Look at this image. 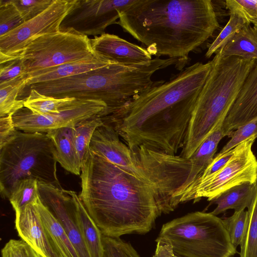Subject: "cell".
I'll list each match as a JSON object with an SVG mask.
<instances>
[{
    "label": "cell",
    "mask_w": 257,
    "mask_h": 257,
    "mask_svg": "<svg viewBox=\"0 0 257 257\" xmlns=\"http://www.w3.org/2000/svg\"><path fill=\"white\" fill-rule=\"evenodd\" d=\"M212 61L197 62L170 80L156 81L110 115L102 117L127 147L176 155L183 148L192 112Z\"/></svg>",
    "instance_id": "1"
},
{
    "label": "cell",
    "mask_w": 257,
    "mask_h": 257,
    "mask_svg": "<svg viewBox=\"0 0 257 257\" xmlns=\"http://www.w3.org/2000/svg\"><path fill=\"white\" fill-rule=\"evenodd\" d=\"M81 172L78 197L103 235L146 234L163 213L164 200L157 186L90 151Z\"/></svg>",
    "instance_id": "2"
},
{
    "label": "cell",
    "mask_w": 257,
    "mask_h": 257,
    "mask_svg": "<svg viewBox=\"0 0 257 257\" xmlns=\"http://www.w3.org/2000/svg\"><path fill=\"white\" fill-rule=\"evenodd\" d=\"M117 24L152 55L179 59L186 58L219 27L210 0H136Z\"/></svg>",
    "instance_id": "3"
},
{
    "label": "cell",
    "mask_w": 257,
    "mask_h": 257,
    "mask_svg": "<svg viewBox=\"0 0 257 257\" xmlns=\"http://www.w3.org/2000/svg\"><path fill=\"white\" fill-rule=\"evenodd\" d=\"M176 63L159 57L137 65L112 63L68 77L30 86L41 94L57 98L97 100L107 107L100 117L115 112L136 95L152 86L157 71Z\"/></svg>",
    "instance_id": "4"
},
{
    "label": "cell",
    "mask_w": 257,
    "mask_h": 257,
    "mask_svg": "<svg viewBox=\"0 0 257 257\" xmlns=\"http://www.w3.org/2000/svg\"><path fill=\"white\" fill-rule=\"evenodd\" d=\"M197 98L180 156L189 159L204 140L222 126L256 60L222 57L218 51Z\"/></svg>",
    "instance_id": "5"
},
{
    "label": "cell",
    "mask_w": 257,
    "mask_h": 257,
    "mask_svg": "<svg viewBox=\"0 0 257 257\" xmlns=\"http://www.w3.org/2000/svg\"><path fill=\"white\" fill-rule=\"evenodd\" d=\"M55 146L46 133L18 130L0 148V192L8 198L16 184L33 179L63 189L57 176Z\"/></svg>",
    "instance_id": "6"
},
{
    "label": "cell",
    "mask_w": 257,
    "mask_h": 257,
    "mask_svg": "<svg viewBox=\"0 0 257 257\" xmlns=\"http://www.w3.org/2000/svg\"><path fill=\"white\" fill-rule=\"evenodd\" d=\"M182 257H232L237 252L223 219L196 211L164 224L158 237Z\"/></svg>",
    "instance_id": "7"
},
{
    "label": "cell",
    "mask_w": 257,
    "mask_h": 257,
    "mask_svg": "<svg viewBox=\"0 0 257 257\" xmlns=\"http://www.w3.org/2000/svg\"><path fill=\"white\" fill-rule=\"evenodd\" d=\"M95 55L87 36L60 31L37 38L25 48L20 56L28 76L39 71Z\"/></svg>",
    "instance_id": "8"
},
{
    "label": "cell",
    "mask_w": 257,
    "mask_h": 257,
    "mask_svg": "<svg viewBox=\"0 0 257 257\" xmlns=\"http://www.w3.org/2000/svg\"><path fill=\"white\" fill-rule=\"evenodd\" d=\"M255 138L242 142L225 166L215 174L204 179H197L179 196V203L198 201L206 198L211 201L226 190L246 183L257 181V159L252 150Z\"/></svg>",
    "instance_id": "9"
},
{
    "label": "cell",
    "mask_w": 257,
    "mask_h": 257,
    "mask_svg": "<svg viewBox=\"0 0 257 257\" xmlns=\"http://www.w3.org/2000/svg\"><path fill=\"white\" fill-rule=\"evenodd\" d=\"M76 0H55L43 13L0 37V64L20 56L37 38L60 31L64 19Z\"/></svg>",
    "instance_id": "10"
},
{
    "label": "cell",
    "mask_w": 257,
    "mask_h": 257,
    "mask_svg": "<svg viewBox=\"0 0 257 257\" xmlns=\"http://www.w3.org/2000/svg\"><path fill=\"white\" fill-rule=\"evenodd\" d=\"M135 1L76 0L62 21L60 30L86 36L101 35L108 26L117 23L120 14Z\"/></svg>",
    "instance_id": "11"
},
{
    "label": "cell",
    "mask_w": 257,
    "mask_h": 257,
    "mask_svg": "<svg viewBox=\"0 0 257 257\" xmlns=\"http://www.w3.org/2000/svg\"><path fill=\"white\" fill-rule=\"evenodd\" d=\"M100 101L77 99L71 105L58 113L39 115L23 107L12 115L16 128L28 133H47L51 130L75 125L95 115L99 116L106 108Z\"/></svg>",
    "instance_id": "12"
},
{
    "label": "cell",
    "mask_w": 257,
    "mask_h": 257,
    "mask_svg": "<svg viewBox=\"0 0 257 257\" xmlns=\"http://www.w3.org/2000/svg\"><path fill=\"white\" fill-rule=\"evenodd\" d=\"M39 198L62 226L79 257H91L77 222L72 198L65 190L38 181Z\"/></svg>",
    "instance_id": "13"
},
{
    "label": "cell",
    "mask_w": 257,
    "mask_h": 257,
    "mask_svg": "<svg viewBox=\"0 0 257 257\" xmlns=\"http://www.w3.org/2000/svg\"><path fill=\"white\" fill-rule=\"evenodd\" d=\"M119 136L113 126L103 122L95 130L89 150L136 177L154 184L148 178L131 149L121 141Z\"/></svg>",
    "instance_id": "14"
},
{
    "label": "cell",
    "mask_w": 257,
    "mask_h": 257,
    "mask_svg": "<svg viewBox=\"0 0 257 257\" xmlns=\"http://www.w3.org/2000/svg\"><path fill=\"white\" fill-rule=\"evenodd\" d=\"M15 227L21 239L40 257H62L35 204L15 212Z\"/></svg>",
    "instance_id": "15"
},
{
    "label": "cell",
    "mask_w": 257,
    "mask_h": 257,
    "mask_svg": "<svg viewBox=\"0 0 257 257\" xmlns=\"http://www.w3.org/2000/svg\"><path fill=\"white\" fill-rule=\"evenodd\" d=\"M257 119V60L244 80L221 126L225 136L239 126Z\"/></svg>",
    "instance_id": "16"
},
{
    "label": "cell",
    "mask_w": 257,
    "mask_h": 257,
    "mask_svg": "<svg viewBox=\"0 0 257 257\" xmlns=\"http://www.w3.org/2000/svg\"><path fill=\"white\" fill-rule=\"evenodd\" d=\"M90 42L95 53L114 63L137 65L152 59V55L146 49L115 35L104 33L90 39Z\"/></svg>",
    "instance_id": "17"
},
{
    "label": "cell",
    "mask_w": 257,
    "mask_h": 257,
    "mask_svg": "<svg viewBox=\"0 0 257 257\" xmlns=\"http://www.w3.org/2000/svg\"><path fill=\"white\" fill-rule=\"evenodd\" d=\"M114 63L96 54L92 57L64 64L33 73L27 76V86L58 80Z\"/></svg>",
    "instance_id": "18"
},
{
    "label": "cell",
    "mask_w": 257,
    "mask_h": 257,
    "mask_svg": "<svg viewBox=\"0 0 257 257\" xmlns=\"http://www.w3.org/2000/svg\"><path fill=\"white\" fill-rule=\"evenodd\" d=\"M55 149L57 162L67 171L80 175L81 161L75 140V125L51 130L46 133Z\"/></svg>",
    "instance_id": "19"
},
{
    "label": "cell",
    "mask_w": 257,
    "mask_h": 257,
    "mask_svg": "<svg viewBox=\"0 0 257 257\" xmlns=\"http://www.w3.org/2000/svg\"><path fill=\"white\" fill-rule=\"evenodd\" d=\"M65 191L73 199L77 222L90 256L103 257V235L100 230L88 213L78 195L73 191Z\"/></svg>",
    "instance_id": "20"
},
{
    "label": "cell",
    "mask_w": 257,
    "mask_h": 257,
    "mask_svg": "<svg viewBox=\"0 0 257 257\" xmlns=\"http://www.w3.org/2000/svg\"><path fill=\"white\" fill-rule=\"evenodd\" d=\"M225 136L221 126L219 127L204 140L189 158L191 164V169L185 187L179 195V201L181 193L202 175L212 161L218 144Z\"/></svg>",
    "instance_id": "21"
},
{
    "label": "cell",
    "mask_w": 257,
    "mask_h": 257,
    "mask_svg": "<svg viewBox=\"0 0 257 257\" xmlns=\"http://www.w3.org/2000/svg\"><path fill=\"white\" fill-rule=\"evenodd\" d=\"M255 186L256 183H246L223 192L211 201V204L216 205L211 213L217 215L228 209L238 211L247 208L254 197Z\"/></svg>",
    "instance_id": "22"
},
{
    "label": "cell",
    "mask_w": 257,
    "mask_h": 257,
    "mask_svg": "<svg viewBox=\"0 0 257 257\" xmlns=\"http://www.w3.org/2000/svg\"><path fill=\"white\" fill-rule=\"evenodd\" d=\"M218 51L222 57L236 56L257 60V38L252 27L246 25Z\"/></svg>",
    "instance_id": "23"
},
{
    "label": "cell",
    "mask_w": 257,
    "mask_h": 257,
    "mask_svg": "<svg viewBox=\"0 0 257 257\" xmlns=\"http://www.w3.org/2000/svg\"><path fill=\"white\" fill-rule=\"evenodd\" d=\"M35 205L62 257H79L61 224L42 203L40 198Z\"/></svg>",
    "instance_id": "24"
},
{
    "label": "cell",
    "mask_w": 257,
    "mask_h": 257,
    "mask_svg": "<svg viewBox=\"0 0 257 257\" xmlns=\"http://www.w3.org/2000/svg\"><path fill=\"white\" fill-rule=\"evenodd\" d=\"M77 100L74 98H55L31 89L28 96L25 98L24 107L35 114L48 115L59 112Z\"/></svg>",
    "instance_id": "25"
},
{
    "label": "cell",
    "mask_w": 257,
    "mask_h": 257,
    "mask_svg": "<svg viewBox=\"0 0 257 257\" xmlns=\"http://www.w3.org/2000/svg\"><path fill=\"white\" fill-rule=\"evenodd\" d=\"M27 76L0 84V116L13 114L24 107L25 99H18L19 93L27 86Z\"/></svg>",
    "instance_id": "26"
},
{
    "label": "cell",
    "mask_w": 257,
    "mask_h": 257,
    "mask_svg": "<svg viewBox=\"0 0 257 257\" xmlns=\"http://www.w3.org/2000/svg\"><path fill=\"white\" fill-rule=\"evenodd\" d=\"M247 211L246 226L240 245V257H257V181L254 195Z\"/></svg>",
    "instance_id": "27"
},
{
    "label": "cell",
    "mask_w": 257,
    "mask_h": 257,
    "mask_svg": "<svg viewBox=\"0 0 257 257\" xmlns=\"http://www.w3.org/2000/svg\"><path fill=\"white\" fill-rule=\"evenodd\" d=\"M101 117L95 115L75 125V140L81 167L89 151V145L95 130L103 123Z\"/></svg>",
    "instance_id": "28"
},
{
    "label": "cell",
    "mask_w": 257,
    "mask_h": 257,
    "mask_svg": "<svg viewBox=\"0 0 257 257\" xmlns=\"http://www.w3.org/2000/svg\"><path fill=\"white\" fill-rule=\"evenodd\" d=\"M39 198L38 181L33 179H25L18 182L9 200L15 212H16L29 204H35Z\"/></svg>",
    "instance_id": "29"
},
{
    "label": "cell",
    "mask_w": 257,
    "mask_h": 257,
    "mask_svg": "<svg viewBox=\"0 0 257 257\" xmlns=\"http://www.w3.org/2000/svg\"><path fill=\"white\" fill-rule=\"evenodd\" d=\"M247 24H250L239 15L230 13L228 23L209 47L205 57L209 58L213 54H216Z\"/></svg>",
    "instance_id": "30"
},
{
    "label": "cell",
    "mask_w": 257,
    "mask_h": 257,
    "mask_svg": "<svg viewBox=\"0 0 257 257\" xmlns=\"http://www.w3.org/2000/svg\"><path fill=\"white\" fill-rule=\"evenodd\" d=\"M24 22L12 0H0V37Z\"/></svg>",
    "instance_id": "31"
},
{
    "label": "cell",
    "mask_w": 257,
    "mask_h": 257,
    "mask_svg": "<svg viewBox=\"0 0 257 257\" xmlns=\"http://www.w3.org/2000/svg\"><path fill=\"white\" fill-rule=\"evenodd\" d=\"M247 210L234 211L233 214L223 219L231 243L235 248L240 245L246 229Z\"/></svg>",
    "instance_id": "32"
},
{
    "label": "cell",
    "mask_w": 257,
    "mask_h": 257,
    "mask_svg": "<svg viewBox=\"0 0 257 257\" xmlns=\"http://www.w3.org/2000/svg\"><path fill=\"white\" fill-rule=\"evenodd\" d=\"M103 257H141L129 242L120 237L114 238L102 235Z\"/></svg>",
    "instance_id": "33"
},
{
    "label": "cell",
    "mask_w": 257,
    "mask_h": 257,
    "mask_svg": "<svg viewBox=\"0 0 257 257\" xmlns=\"http://www.w3.org/2000/svg\"><path fill=\"white\" fill-rule=\"evenodd\" d=\"M55 0H12L25 22L45 11Z\"/></svg>",
    "instance_id": "34"
},
{
    "label": "cell",
    "mask_w": 257,
    "mask_h": 257,
    "mask_svg": "<svg viewBox=\"0 0 257 257\" xmlns=\"http://www.w3.org/2000/svg\"><path fill=\"white\" fill-rule=\"evenodd\" d=\"M230 139L219 153L228 151L251 137L257 138V119L243 124L232 131L228 136Z\"/></svg>",
    "instance_id": "35"
},
{
    "label": "cell",
    "mask_w": 257,
    "mask_h": 257,
    "mask_svg": "<svg viewBox=\"0 0 257 257\" xmlns=\"http://www.w3.org/2000/svg\"><path fill=\"white\" fill-rule=\"evenodd\" d=\"M225 5L230 13L239 15L249 24L250 20L257 19V0H227Z\"/></svg>",
    "instance_id": "36"
},
{
    "label": "cell",
    "mask_w": 257,
    "mask_h": 257,
    "mask_svg": "<svg viewBox=\"0 0 257 257\" xmlns=\"http://www.w3.org/2000/svg\"><path fill=\"white\" fill-rule=\"evenodd\" d=\"M2 257H40L32 248L22 239H11L1 250Z\"/></svg>",
    "instance_id": "37"
},
{
    "label": "cell",
    "mask_w": 257,
    "mask_h": 257,
    "mask_svg": "<svg viewBox=\"0 0 257 257\" xmlns=\"http://www.w3.org/2000/svg\"><path fill=\"white\" fill-rule=\"evenodd\" d=\"M0 64V84L25 75L27 76L23 61L20 56Z\"/></svg>",
    "instance_id": "38"
},
{
    "label": "cell",
    "mask_w": 257,
    "mask_h": 257,
    "mask_svg": "<svg viewBox=\"0 0 257 257\" xmlns=\"http://www.w3.org/2000/svg\"><path fill=\"white\" fill-rule=\"evenodd\" d=\"M234 151V148L223 153H219L198 179L207 178L220 170L232 156Z\"/></svg>",
    "instance_id": "39"
},
{
    "label": "cell",
    "mask_w": 257,
    "mask_h": 257,
    "mask_svg": "<svg viewBox=\"0 0 257 257\" xmlns=\"http://www.w3.org/2000/svg\"><path fill=\"white\" fill-rule=\"evenodd\" d=\"M10 114L0 118V148L8 142L16 133L17 130L14 125Z\"/></svg>",
    "instance_id": "40"
},
{
    "label": "cell",
    "mask_w": 257,
    "mask_h": 257,
    "mask_svg": "<svg viewBox=\"0 0 257 257\" xmlns=\"http://www.w3.org/2000/svg\"><path fill=\"white\" fill-rule=\"evenodd\" d=\"M153 257H182L176 254L171 247H165L158 250Z\"/></svg>",
    "instance_id": "41"
},
{
    "label": "cell",
    "mask_w": 257,
    "mask_h": 257,
    "mask_svg": "<svg viewBox=\"0 0 257 257\" xmlns=\"http://www.w3.org/2000/svg\"><path fill=\"white\" fill-rule=\"evenodd\" d=\"M253 33L257 38V25H254L252 27Z\"/></svg>",
    "instance_id": "42"
},
{
    "label": "cell",
    "mask_w": 257,
    "mask_h": 257,
    "mask_svg": "<svg viewBox=\"0 0 257 257\" xmlns=\"http://www.w3.org/2000/svg\"><path fill=\"white\" fill-rule=\"evenodd\" d=\"M249 23H252L254 25H257V19H253L249 21Z\"/></svg>",
    "instance_id": "43"
}]
</instances>
